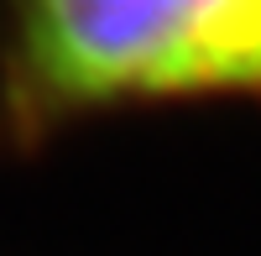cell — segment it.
<instances>
[{
    "label": "cell",
    "mask_w": 261,
    "mask_h": 256,
    "mask_svg": "<svg viewBox=\"0 0 261 256\" xmlns=\"http://www.w3.org/2000/svg\"><path fill=\"white\" fill-rule=\"evenodd\" d=\"M241 94H261V0H0V157Z\"/></svg>",
    "instance_id": "6da1fadb"
}]
</instances>
